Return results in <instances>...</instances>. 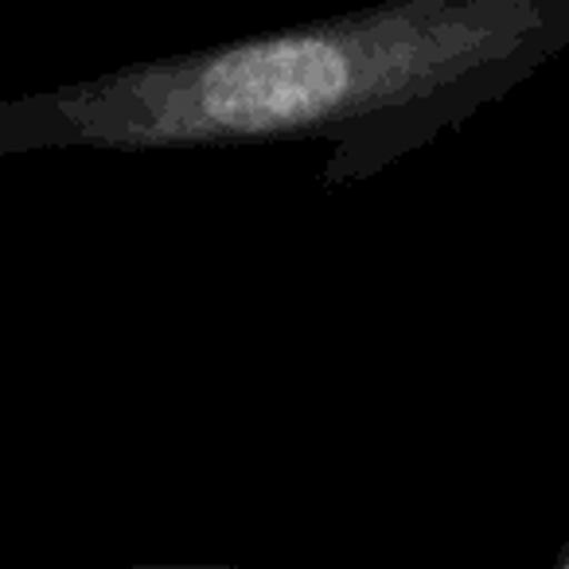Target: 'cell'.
<instances>
[{
	"instance_id": "cell-1",
	"label": "cell",
	"mask_w": 569,
	"mask_h": 569,
	"mask_svg": "<svg viewBox=\"0 0 569 569\" xmlns=\"http://www.w3.org/2000/svg\"><path fill=\"white\" fill-rule=\"evenodd\" d=\"M569 48V0H390L0 102V157L328 141L320 188L387 172Z\"/></svg>"
},
{
	"instance_id": "cell-2",
	"label": "cell",
	"mask_w": 569,
	"mask_h": 569,
	"mask_svg": "<svg viewBox=\"0 0 569 569\" xmlns=\"http://www.w3.org/2000/svg\"><path fill=\"white\" fill-rule=\"evenodd\" d=\"M126 569H238V566H222V561H144V566H126Z\"/></svg>"
},
{
	"instance_id": "cell-3",
	"label": "cell",
	"mask_w": 569,
	"mask_h": 569,
	"mask_svg": "<svg viewBox=\"0 0 569 569\" xmlns=\"http://www.w3.org/2000/svg\"><path fill=\"white\" fill-rule=\"evenodd\" d=\"M553 569H569V542L561 546V553H558V561H553Z\"/></svg>"
}]
</instances>
